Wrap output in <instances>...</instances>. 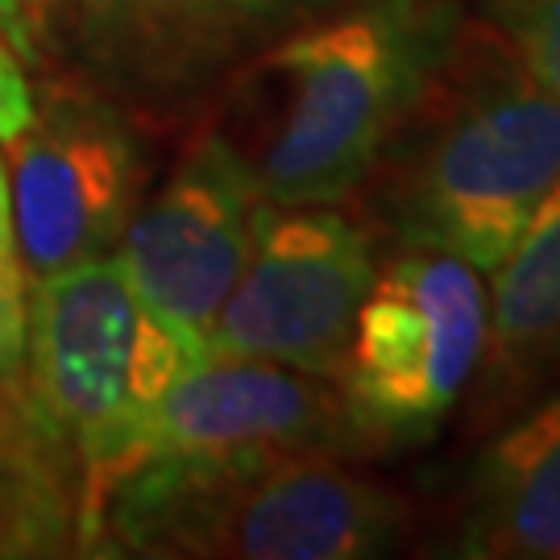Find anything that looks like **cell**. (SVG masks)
<instances>
[{"mask_svg":"<svg viewBox=\"0 0 560 560\" xmlns=\"http://www.w3.org/2000/svg\"><path fill=\"white\" fill-rule=\"evenodd\" d=\"M457 34L441 0H353L303 18L229 75L212 129L275 208L345 203L374 179Z\"/></svg>","mask_w":560,"mask_h":560,"instance_id":"6da1fadb","label":"cell"},{"mask_svg":"<svg viewBox=\"0 0 560 560\" xmlns=\"http://www.w3.org/2000/svg\"><path fill=\"white\" fill-rule=\"evenodd\" d=\"M374 179L402 249L490 275L560 183V96L499 34L460 30Z\"/></svg>","mask_w":560,"mask_h":560,"instance_id":"7a4b0ae2","label":"cell"},{"mask_svg":"<svg viewBox=\"0 0 560 560\" xmlns=\"http://www.w3.org/2000/svg\"><path fill=\"white\" fill-rule=\"evenodd\" d=\"M411 506L337 453L145 457L101 502L92 552L217 560H374L399 552Z\"/></svg>","mask_w":560,"mask_h":560,"instance_id":"3957f363","label":"cell"},{"mask_svg":"<svg viewBox=\"0 0 560 560\" xmlns=\"http://www.w3.org/2000/svg\"><path fill=\"white\" fill-rule=\"evenodd\" d=\"M200 358H208V345L141 300L117 254L67 266L30 287L21 382L83 460L88 515L80 552L96 544L104 490L133 465L150 411Z\"/></svg>","mask_w":560,"mask_h":560,"instance_id":"277c9868","label":"cell"},{"mask_svg":"<svg viewBox=\"0 0 560 560\" xmlns=\"http://www.w3.org/2000/svg\"><path fill=\"white\" fill-rule=\"evenodd\" d=\"M486 275L441 249L378 261L337 370L358 453L416 448L478 378L486 349Z\"/></svg>","mask_w":560,"mask_h":560,"instance_id":"5b68a950","label":"cell"},{"mask_svg":"<svg viewBox=\"0 0 560 560\" xmlns=\"http://www.w3.org/2000/svg\"><path fill=\"white\" fill-rule=\"evenodd\" d=\"M13 241L30 282L117 254L145 200V150L117 104L75 83L46 88L4 141Z\"/></svg>","mask_w":560,"mask_h":560,"instance_id":"8992f818","label":"cell"},{"mask_svg":"<svg viewBox=\"0 0 560 560\" xmlns=\"http://www.w3.org/2000/svg\"><path fill=\"white\" fill-rule=\"evenodd\" d=\"M378 245L340 203L270 208L254 254L208 332V353L266 358L337 378Z\"/></svg>","mask_w":560,"mask_h":560,"instance_id":"52a82bcc","label":"cell"},{"mask_svg":"<svg viewBox=\"0 0 560 560\" xmlns=\"http://www.w3.org/2000/svg\"><path fill=\"white\" fill-rule=\"evenodd\" d=\"M270 208L275 203L261 196L237 150L208 125L191 138L159 191L138 203L117 258L141 300L208 345Z\"/></svg>","mask_w":560,"mask_h":560,"instance_id":"ba28073f","label":"cell"},{"mask_svg":"<svg viewBox=\"0 0 560 560\" xmlns=\"http://www.w3.org/2000/svg\"><path fill=\"white\" fill-rule=\"evenodd\" d=\"M291 453H358L337 382L266 358L208 353L187 365L150 411L133 465L145 457L245 460Z\"/></svg>","mask_w":560,"mask_h":560,"instance_id":"9c48e42d","label":"cell"},{"mask_svg":"<svg viewBox=\"0 0 560 560\" xmlns=\"http://www.w3.org/2000/svg\"><path fill=\"white\" fill-rule=\"evenodd\" d=\"M75 59L120 96L175 101L229 80L312 0H50ZM46 4V9H50Z\"/></svg>","mask_w":560,"mask_h":560,"instance_id":"30bf717a","label":"cell"},{"mask_svg":"<svg viewBox=\"0 0 560 560\" xmlns=\"http://www.w3.org/2000/svg\"><path fill=\"white\" fill-rule=\"evenodd\" d=\"M448 557L560 560V390L481 444L453 506Z\"/></svg>","mask_w":560,"mask_h":560,"instance_id":"8fae6325","label":"cell"},{"mask_svg":"<svg viewBox=\"0 0 560 560\" xmlns=\"http://www.w3.org/2000/svg\"><path fill=\"white\" fill-rule=\"evenodd\" d=\"M478 411L506 420L560 374V183L486 282Z\"/></svg>","mask_w":560,"mask_h":560,"instance_id":"7c38bea8","label":"cell"},{"mask_svg":"<svg viewBox=\"0 0 560 560\" xmlns=\"http://www.w3.org/2000/svg\"><path fill=\"white\" fill-rule=\"evenodd\" d=\"M88 478L75 444L30 399L25 382H0V557L80 552Z\"/></svg>","mask_w":560,"mask_h":560,"instance_id":"4fadbf2b","label":"cell"},{"mask_svg":"<svg viewBox=\"0 0 560 560\" xmlns=\"http://www.w3.org/2000/svg\"><path fill=\"white\" fill-rule=\"evenodd\" d=\"M490 21L523 67L560 96V0H494Z\"/></svg>","mask_w":560,"mask_h":560,"instance_id":"5bb4252c","label":"cell"},{"mask_svg":"<svg viewBox=\"0 0 560 560\" xmlns=\"http://www.w3.org/2000/svg\"><path fill=\"white\" fill-rule=\"evenodd\" d=\"M30 340V275L18 249H0V382L18 378Z\"/></svg>","mask_w":560,"mask_h":560,"instance_id":"9a60e30c","label":"cell"},{"mask_svg":"<svg viewBox=\"0 0 560 560\" xmlns=\"http://www.w3.org/2000/svg\"><path fill=\"white\" fill-rule=\"evenodd\" d=\"M34 113V92H30V80L21 71L13 46L0 34V145L18 133L21 125Z\"/></svg>","mask_w":560,"mask_h":560,"instance_id":"2e32d148","label":"cell"},{"mask_svg":"<svg viewBox=\"0 0 560 560\" xmlns=\"http://www.w3.org/2000/svg\"><path fill=\"white\" fill-rule=\"evenodd\" d=\"M50 0H0V34L21 42L30 34V25L46 13Z\"/></svg>","mask_w":560,"mask_h":560,"instance_id":"e0dca14e","label":"cell"},{"mask_svg":"<svg viewBox=\"0 0 560 560\" xmlns=\"http://www.w3.org/2000/svg\"><path fill=\"white\" fill-rule=\"evenodd\" d=\"M0 249H18V241H13V203H9V175H4V154H0Z\"/></svg>","mask_w":560,"mask_h":560,"instance_id":"ac0fdd59","label":"cell"}]
</instances>
